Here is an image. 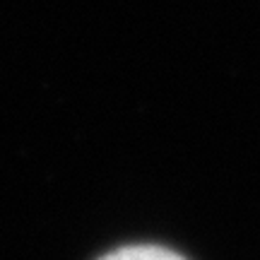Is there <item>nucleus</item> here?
Returning a JSON list of instances; mask_svg holds the SVG:
<instances>
[{"instance_id": "nucleus-1", "label": "nucleus", "mask_w": 260, "mask_h": 260, "mask_svg": "<svg viewBox=\"0 0 260 260\" xmlns=\"http://www.w3.org/2000/svg\"><path fill=\"white\" fill-rule=\"evenodd\" d=\"M99 260H186L181 253L161 248V246H149V243H140V246H123L116 251L106 253Z\"/></svg>"}]
</instances>
